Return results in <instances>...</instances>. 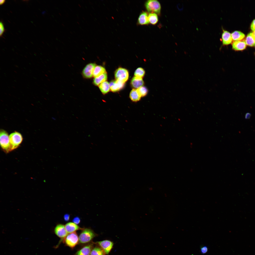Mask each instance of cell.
I'll use <instances>...</instances> for the list:
<instances>
[{"instance_id": "obj_1", "label": "cell", "mask_w": 255, "mask_h": 255, "mask_svg": "<svg viewBox=\"0 0 255 255\" xmlns=\"http://www.w3.org/2000/svg\"><path fill=\"white\" fill-rule=\"evenodd\" d=\"M145 6L146 9L149 13H155L160 15L161 7L159 2L156 0H149L145 2Z\"/></svg>"}, {"instance_id": "obj_2", "label": "cell", "mask_w": 255, "mask_h": 255, "mask_svg": "<svg viewBox=\"0 0 255 255\" xmlns=\"http://www.w3.org/2000/svg\"><path fill=\"white\" fill-rule=\"evenodd\" d=\"M96 234L91 229H83L79 237V241L81 243L88 242L96 236Z\"/></svg>"}, {"instance_id": "obj_3", "label": "cell", "mask_w": 255, "mask_h": 255, "mask_svg": "<svg viewBox=\"0 0 255 255\" xmlns=\"http://www.w3.org/2000/svg\"><path fill=\"white\" fill-rule=\"evenodd\" d=\"M0 146L4 151L8 153L11 151L9 136L7 132L2 129L0 131Z\"/></svg>"}, {"instance_id": "obj_4", "label": "cell", "mask_w": 255, "mask_h": 255, "mask_svg": "<svg viewBox=\"0 0 255 255\" xmlns=\"http://www.w3.org/2000/svg\"><path fill=\"white\" fill-rule=\"evenodd\" d=\"M9 137L11 151L17 148L22 141L23 138L22 135L17 132L15 131L11 133Z\"/></svg>"}, {"instance_id": "obj_5", "label": "cell", "mask_w": 255, "mask_h": 255, "mask_svg": "<svg viewBox=\"0 0 255 255\" xmlns=\"http://www.w3.org/2000/svg\"><path fill=\"white\" fill-rule=\"evenodd\" d=\"M64 240L66 245L71 248L74 247L78 243L79 238L75 232L69 233L65 238Z\"/></svg>"}, {"instance_id": "obj_6", "label": "cell", "mask_w": 255, "mask_h": 255, "mask_svg": "<svg viewBox=\"0 0 255 255\" xmlns=\"http://www.w3.org/2000/svg\"><path fill=\"white\" fill-rule=\"evenodd\" d=\"M115 75L116 80L124 83L127 81L129 77L128 71L126 69L121 68H119L116 70Z\"/></svg>"}, {"instance_id": "obj_7", "label": "cell", "mask_w": 255, "mask_h": 255, "mask_svg": "<svg viewBox=\"0 0 255 255\" xmlns=\"http://www.w3.org/2000/svg\"><path fill=\"white\" fill-rule=\"evenodd\" d=\"M54 231L55 234L62 240L64 239L68 233L65 226L61 224L57 225L55 228Z\"/></svg>"}, {"instance_id": "obj_8", "label": "cell", "mask_w": 255, "mask_h": 255, "mask_svg": "<svg viewBox=\"0 0 255 255\" xmlns=\"http://www.w3.org/2000/svg\"><path fill=\"white\" fill-rule=\"evenodd\" d=\"M96 66V64L93 63H90L87 64L82 71L84 76L87 78L91 77L93 76L94 70Z\"/></svg>"}, {"instance_id": "obj_9", "label": "cell", "mask_w": 255, "mask_h": 255, "mask_svg": "<svg viewBox=\"0 0 255 255\" xmlns=\"http://www.w3.org/2000/svg\"><path fill=\"white\" fill-rule=\"evenodd\" d=\"M232 41L231 34L228 31L223 29L221 38L222 45H229L231 43Z\"/></svg>"}, {"instance_id": "obj_10", "label": "cell", "mask_w": 255, "mask_h": 255, "mask_svg": "<svg viewBox=\"0 0 255 255\" xmlns=\"http://www.w3.org/2000/svg\"><path fill=\"white\" fill-rule=\"evenodd\" d=\"M97 243L106 254L109 253L113 245L112 242L108 240H103L98 242Z\"/></svg>"}, {"instance_id": "obj_11", "label": "cell", "mask_w": 255, "mask_h": 255, "mask_svg": "<svg viewBox=\"0 0 255 255\" xmlns=\"http://www.w3.org/2000/svg\"><path fill=\"white\" fill-rule=\"evenodd\" d=\"M109 85L111 91L115 92L122 89L124 87V83L119 80H113L110 82Z\"/></svg>"}, {"instance_id": "obj_12", "label": "cell", "mask_w": 255, "mask_h": 255, "mask_svg": "<svg viewBox=\"0 0 255 255\" xmlns=\"http://www.w3.org/2000/svg\"><path fill=\"white\" fill-rule=\"evenodd\" d=\"M65 226L66 231L68 233L75 232L77 230H82L83 229L80 227L77 224L71 222L67 223Z\"/></svg>"}, {"instance_id": "obj_13", "label": "cell", "mask_w": 255, "mask_h": 255, "mask_svg": "<svg viewBox=\"0 0 255 255\" xmlns=\"http://www.w3.org/2000/svg\"><path fill=\"white\" fill-rule=\"evenodd\" d=\"M246 44L245 41L239 40L235 41L232 45V48L235 51H241L245 49Z\"/></svg>"}, {"instance_id": "obj_14", "label": "cell", "mask_w": 255, "mask_h": 255, "mask_svg": "<svg viewBox=\"0 0 255 255\" xmlns=\"http://www.w3.org/2000/svg\"><path fill=\"white\" fill-rule=\"evenodd\" d=\"M148 15L146 12H142L140 14L138 19V24L141 25H148L149 23Z\"/></svg>"}, {"instance_id": "obj_15", "label": "cell", "mask_w": 255, "mask_h": 255, "mask_svg": "<svg viewBox=\"0 0 255 255\" xmlns=\"http://www.w3.org/2000/svg\"><path fill=\"white\" fill-rule=\"evenodd\" d=\"M144 82L142 78L135 76L132 78L131 82L132 87L138 89L143 86Z\"/></svg>"}, {"instance_id": "obj_16", "label": "cell", "mask_w": 255, "mask_h": 255, "mask_svg": "<svg viewBox=\"0 0 255 255\" xmlns=\"http://www.w3.org/2000/svg\"><path fill=\"white\" fill-rule=\"evenodd\" d=\"M92 246L89 245L85 246L76 254V255H90L92 250Z\"/></svg>"}, {"instance_id": "obj_17", "label": "cell", "mask_w": 255, "mask_h": 255, "mask_svg": "<svg viewBox=\"0 0 255 255\" xmlns=\"http://www.w3.org/2000/svg\"><path fill=\"white\" fill-rule=\"evenodd\" d=\"M107 79V75L106 72L102 74L94 79L93 83L96 85H99L102 83L106 81Z\"/></svg>"}, {"instance_id": "obj_18", "label": "cell", "mask_w": 255, "mask_h": 255, "mask_svg": "<svg viewBox=\"0 0 255 255\" xmlns=\"http://www.w3.org/2000/svg\"><path fill=\"white\" fill-rule=\"evenodd\" d=\"M106 72V69L104 67L99 65L96 66L94 70L93 76L96 77Z\"/></svg>"}, {"instance_id": "obj_19", "label": "cell", "mask_w": 255, "mask_h": 255, "mask_svg": "<svg viewBox=\"0 0 255 255\" xmlns=\"http://www.w3.org/2000/svg\"><path fill=\"white\" fill-rule=\"evenodd\" d=\"M232 40L234 41L240 40L245 37V34L240 31H236L231 34Z\"/></svg>"}, {"instance_id": "obj_20", "label": "cell", "mask_w": 255, "mask_h": 255, "mask_svg": "<svg viewBox=\"0 0 255 255\" xmlns=\"http://www.w3.org/2000/svg\"><path fill=\"white\" fill-rule=\"evenodd\" d=\"M129 97L131 100L133 102H137L140 99L141 97L138 93L137 89H133L131 91Z\"/></svg>"}, {"instance_id": "obj_21", "label": "cell", "mask_w": 255, "mask_h": 255, "mask_svg": "<svg viewBox=\"0 0 255 255\" xmlns=\"http://www.w3.org/2000/svg\"><path fill=\"white\" fill-rule=\"evenodd\" d=\"M99 87L101 91L104 94L107 93L110 89L109 83L106 81L101 84Z\"/></svg>"}, {"instance_id": "obj_22", "label": "cell", "mask_w": 255, "mask_h": 255, "mask_svg": "<svg viewBox=\"0 0 255 255\" xmlns=\"http://www.w3.org/2000/svg\"><path fill=\"white\" fill-rule=\"evenodd\" d=\"M246 45L251 47L255 46V38L253 36L252 33L248 34L245 40Z\"/></svg>"}, {"instance_id": "obj_23", "label": "cell", "mask_w": 255, "mask_h": 255, "mask_svg": "<svg viewBox=\"0 0 255 255\" xmlns=\"http://www.w3.org/2000/svg\"><path fill=\"white\" fill-rule=\"evenodd\" d=\"M149 23L153 25L156 24L158 21L157 14L154 13H150L148 15Z\"/></svg>"}, {"instance_id": "obj_24", "label": "cell", "mask_w": 255, "mask_h": 255, "mask_svg": "<svg viewBox=\"0 0 255 255\" xmlns=\"http://www.w3.org/2000/svg\"><path fill=\"white\" fill-rule=\"evenodd\" d=\"M145 74V71L144 69L141 68H139L135 71L134 74L135 76L142 78Z\"/></svg>"}, {"instance_id": "obj_25", "label": "cell", "mask_w": 255, "mask_h": 255, "mask_svg": "<svg viewBox=\"0 0 255 255\" xmlns=\"http://www.w3.org/2000/svg\"><path fill=\"white\" fill-rule=\"evenodd\" d=\"M137 90L141 97L145 96L147 94L148 91L146 87L143 86L137 89Z\"/></svg>"}, {"instance_id": "obj_26", "label": "cell", "mask_w": 255, "mask_h": 255, "mask_svg": "<svg viewBox=\"0 0 255 255\" xmlns=\"http://www.w3.org/2000/svg\"><path fill=\"white\" fill-rule=\"evenodd\" d=\"M90 255H104V252L101 248L96 247L92 250Z\"/></svg>"}, {"instance_id": "obj_27", "label": "cell", "mask_w": 255, "mask_h": 255, "mask_svg": "<svg viewBox=\"0 0 255 255\" xmlns=\"http://www.w3.org/2000/svg\"><path fill=\"white\" fill-rule=\"evenodd\" d=\"M201 253L202 254H204L206 253L208 251L207 247L205 246H202L200 248Z\"/></svg>"}, {"instance_id": "obj_28", "label": "cell", "mask_w": 255, "mask_h": 255, "mask_svg": "<svg viewBox=\"0 0 255 255\" xmlns=\"http://www.w3.org/2000/svg\"><path fill=\"white\" fill-rule=\"evenodd\" d=\"M0 36L1 37L5 31L3 24L1 21L0 22Z\"/></svg>"}, {"instance_id": "obj_29", "label": "cell", "mask_w": 255, "mask_h": 255, "mask_svg": "<svg viewBox=\"0 0 255 255\" xmlns=\"http://www.w3.org/2000/svg\"><path fill=\"white\" fill-rule=\"evenodd\" d=\"M73 221L74 223L77 224H78L80 223V220L79 217H76L73 219Z\"/></svg>"}, {"instance_id": "obj_30", "label": "cell", "mask_w": 255, "mask_h": 255, "mask_svg": "<svg viewBox=\"0 0 255 255\" xmlns=\"http://www.w3.org/2000/svg\"><path fill=\"white\" fill-rule=\"evenodd\" d=\"M251 28L252 31H254L255 30V19L252 22L251 26Z\"/></svg>"}, {"instance_id": "obj_31", "label": "cell", "mask_w": 255, "mask_h": 255, "mask_svg": "<svg viewBox=\"0 0 255 255\" xmlns=\"http://www.w3.org/2000/svg\"><path fill=\"white\" fill-rule=\"evenodd\" d=\"M64 218L65 221H68L69 219L70 215L68 214H66L64 215Z\"/></svg>"}, {"instance_id": "obj_32", "label": "cell", "mask_w": 255, "mask_h": 255, "mask_svg": "<svg viewBox=\"0 0 255 255\" xmlns=\"http://www.w3.org/2000/svg\"><path fill=\"white\" fill-rule=\"evenodd\" d=\"M251 113L247 112L246 113L245 115V118L246 119H250L251 116Z\"/></svg>"}, {"instance_id": "obj_33", "label": "cell", "mask_w": 255, "mask_h": 255, "mask_svg": "<svg viewBox=\"0 0 255 255\" xmlns=\"http://www.w3.org/2000/svg\"><path fill=\"white\" fill-rule=\"evenodd\" d=\"M5 0H1L0 1V5H2L5 2Z\"/></svg>"}, {"instance_id": "obj_34", "label": "cell", "mask_w": 255, "mask_h": 255, "mask_svg": "<svg viewBox=\"0 0 255 255\" xmlns=\"http://www.w3.org/2000/svg\"><path fill=\"white\" fill-rule=\"evenodd\" d=\"M252 33V34H253V36L254 37V38H255V30L253 31V32Z\"/></svg>"}]
</instances>
